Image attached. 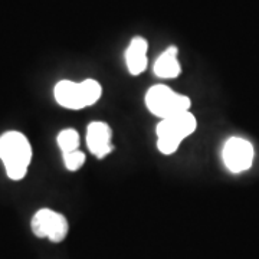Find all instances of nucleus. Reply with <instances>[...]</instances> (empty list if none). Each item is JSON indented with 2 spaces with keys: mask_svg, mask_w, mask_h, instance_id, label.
I'll use <instances>...</instances> for the list:
<instances>
[{
  "mask_svg": "<svg viewBox=\"0 0 259 259\" xmlns=\"http://www.w3.org/2000/svg\"><path fill=\"white\" fill-rule=\"evenodd\" d=\"M177 48L176 47H168L158 56L154 62V74L161 79H173L177 78L180 72H182V66L180 62L177 59Z\"/></svg>",
  "mask_w": 259,
  "mask_h": 259,
  "instance_id": "obj_9",
  "label": "nucleus"
},
{
  "mask_svg": "<svg viewBox=\"0 0 259 259\" xmlns=\"http://www.w3.org/2000/svg\"><path fill=\"white\" fill-rule=\"evenodd\" d=\"M253 157H255L253 146L248 140L241 139V137H232L223 146V163L232 173L246 171L252 166Z\"/></svg>",
  "mask_w": 259,
  "mask_h": 259,
  "instance_id": "obj_6",
  "label": "nucleus"
},
{
  "mask_svg": "<svg viewBox=\"0 0 259 259\" xmlns=\"http://www.w3.org/2000/svg\"><path fill=\"white\" fill-rule=\"evenodd\" d=\"M54 95L61 107L68 110H82L94 105L101 98L102 87L98 81L91 78L82 82L62 79L55 85Z\"/></svg>",
  "mask_w": 259,
  "mask_h": 259,
  "instance_id": "obj_3",
  "label": "nucleus"
},
{
  "mask_svg": "<svg viewBox=\"0 0 259 259\" xmlns=\"http://www.w3.org/2000/svg\"><path fill=\"white\" fill-rule=\"evenodd\" d=\"M112 130L107 122L93 121L87 127V146L97 158L102 160L114 151Z\"/></svg>",
  "mask_w": 259,
  "mask_h": 259,
  "instance_id": "obj_7",
  "label": "nucleus"
},
{
  "mask_svg": "<svg viewBox=\"0 0 259 259\" xmlns=\"http://www.w3.org/2000/svg\"><path fill=\"white\" fill-rule=\"evenodd\" d=\"M62 158H64V166L69 171H78L85 164V154L81 150L65 153V154H62Z\"/></svg>",
  "mask_w": 259,
  "mask_h": 259,
  "instance_id": "obj_11",
  "label": "nucleus"
},
{
  "mask_svg": "<svg viewBox=\"0 0 259 259\" xmlns=\"http://www.w3.org/2000/svg\"><path fill=\"white\" fill-rule=\"evenodd\" d=\"M56 141H58V146L61 148L62 154L79 150V144H81L79 134H78V131L74 128L62 130V131L58 134Z\"/></svg>",
  "mask_w": 259,
  "mask_h": 259,
  "instance_id": "obj_10",
  "label": "nucleus"
},
{
  "mask_svg": "<svg viewBox=\"0 0 259 259\" xmlns=\"http://www.w3.org/2000/svg\"><path fill=\"white\" fill-rule=\"evenodd\" d=\"M196 128L197 121L190 111L180 112L173 117L160 120L156 127L158 151L166 156L175 154L180 143L193 134Z\"/></svg>",
  "mask_w": 259,
  "mask_h": 259,
  "instance_id": "obj_2",
  "label": "nucleus"
},
{
  "mask_svg": "<svg viewBox=\"0 0 259 259\" xmlns=\"http://www.w3.org/2000/svg\"><path fill=\"white\" fill-rule=\"evenodd\" d=\"M0 158L12 180H22L32 160L29 140L19 131H8L0 137Z\"/></svg>",
  "mask_w": 259,
  "mask_h": 259,
  "instance_id": "obj_1",
  "label": "nucleus"
},
{
  "mask_svg": "<svg viewBox=\"0 0 259 259\" xmlns=\"http://www.w3.org/2000/svg\"><path fill=\"white\" fill-rule=\"evenodd\" d=\"M32 232L37 238H48L51 242H62L68 236L69 223L64 214L52 209H39L32 218Z\"/></svg>",
  "mask_w": 259,
  "mask_h": 259,
  "instance_id": "obj_5",
  "label": "nucleus"
},
{
  "mask_svg": "<svg viewBox=\"0 0 259 259\" xmlns=\"http://www.w3.org/2000/svg\"><path fill=\"white\" fill-rule=\"evenodd\" d=\"M148 44L144 37H134L125 51L127 69L131 75L143 74L147 68Z\"/></svg>",
  "mask_w": 259,
  "mask_h": 259,
  "instance_id": "obj_8",
  "label": "nucleus"
},
{
  "mask_svg": "<svg viewBox=\"0 0 259 259\" xmlns=\"http://www.w3.org/2000/svg\"><path fill=\"white\" fill-rule=\"evenodd\" d=\"M192 101L183 94H177L166 85H154L146 94V107L160 120L189 111Z\"/></svg>",
  "mask_w": 259,
  "mask_h": 259,
  "instance_id": "obj_4",
  "label": "nucleus"
}]
</instances>
